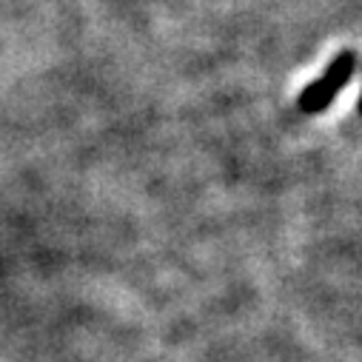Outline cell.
<instances>
[{
  "mask_svg": "<svg viewBox=\"0 0 362 362\" xmlns=\"http://www.w3.org/2000/svg\"><path fill=\"white\" fill-rule=\"evenodd\" d=\"M354 69H356L354 52L337 54L334 63L325 69V74H322L317 83H311L305 92L300 95V112H303V115H320V112H325V109L334 103V98L348 86Z\"/></svg>",
  "mask_w": 362,
  "mask_h": 362,
  "instance_id": "1",
  "label": "cell"
},
{
  "mask_svg": "<svg viewBox=\"0 0 362 362\" xmlns=\"http://www.w3.org/2000/svg\"><path fill=\"white\" fill-rule=\"evenodd\" d=\"M359 112H362V100H359Z\"/></svg>",
  "mask_w": 362,
  "mask_h": 362,
  "instance_id": "2",
  "label": "cell"
}]
</instances>
